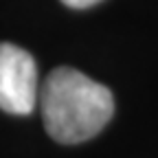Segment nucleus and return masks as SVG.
Returning a JSON list of instances; mask_svg holds the SVG:
<instances>
[{
  "instance_id": "nucleus-1",
  "label": "nucleus",
  "mask_w": 158,
  "mask_h": 158,
  "mask_svg": "<svg viewBox=\"0 0 158 158\" xmlns=\"http://www.w3.org/2000/svg\"><path fill=\"white\" fill-rule=\"evenodd\" d=\"M40 108L51 138L75 145L97 136L108 125L114 114V97L81 70L59 66L40 88Z\"/></svg>"
},
{
  "instance_id": "nucleus-2",
  "label": "nucleus",
  "mask_w": 158,
  "mask_h": 158,
  "mask_svg": "<svg viewBox=\"0 0 158 158\" xmlns=\"http://www.w3.org/2000/svg\"><path fill=\"white\" fill-rule=\"evenodd\" d=\"M37 99L35 59L24 48L0 42V108L11 114H29Z\"/></svg>"
},
{
  "instance_id": "nucleus-3",
  "label": "nucleus",
  "mask_w": 158,
  "mask_h": 158,
  "mask_svg": "<svg viewBox=\"0 0 158 158\" xmlns=\"http://www.w3.org/2000/svg\"><path fill=\"white\" fill-rule=\"evenodd\" d=\"M62 2L66 7H70V9H88V7H92L97 2H101V0H62Z\"/></svg>"
}]
</instances>
